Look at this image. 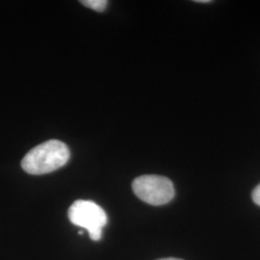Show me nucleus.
I'll list each match as a JSON object with an SVG mask.
<instances>
[{
    "label": "nucleus",
    "instance_id": "obj_1",
    "mask_svg": "<svg viewBox=\"0 0 260 260\" xmlns=\"http://www.w3.org/2000/svg\"><path fill=\"white\" fill-rule=\"evenodd\" d=\"M71 156L65 143L49 140L31 149L21 161V168L29 175H46L67 164Z\"/></svg>",
    "mask_w": 260,
    "mask_h": 260
},
{
    "label": "nucleus",
    "instance_id": "obj_2",
    "mask_svg": "<svg viewBox=\"0 0 260 260\" xmlns=\"http://www.w3.org/2000/svg\"><path fill=\"white\" fill-rule=\"evenodd\" d=\"M68 216L71 223L85 229L92 240L102 239L103 228L107 223V215L100 205L92 201L78 200L71 205Z\"/></svg>",
    "mask_w": 260,
    "mask_h": 260
},
{
    "label": "nucleus",
    "instance_id": "obj_3",
    "mask_svg": "<svg viewBox=\"0 0 260 260\" xmlns=\"http://www.w3.org/2000/svg\"><path fill=\"white\" fill-rule=\"evenodd\" d=\"M134 194L141 201L150 205H163L175 197V187L168 177L156 175H145L132 182Z\"/></svg>",
    "mask_w": 260,
    "mask_h": 260
},
{
    "label": "nucleus",
    "instance_id": "obj_4",
    "mask_svg": "<svg viewBox=\"0 0 260 260\" xmlns=\"http://www.w3.org/2000/svg\"><path fill=\"white\" fill-rule=\"evenodd\" d=\"M81 4L84 6L90 8V9L94 10L96 12H103L106 9L108 1L106 0H82L80 1Z\"/></svg>",
    "mask_w": 260,
    "mask_h": 260
},
{
    "label": "nucleus",
    "instance_id": "obj_5",
    "mask_svg": "<svg viewBox=\"0 0 260 260\" xmlns=\"http://www.w3.org/2000/svg\"><path fill=\"white\" fill-rule=\"evenodd\" d=\"M251 197H252V201H253L256 205H259L260 206V184L254 188V190L252 191Z\"/></svg>",
    "mask_w": 260,
    "mask_h": 260
},
{
    "label": "nucleus",
    "instance_id": "obj_6",
    "mask_svg": "<svg viewBox=\"0 0 260 260\" xmlns=\"http://www.w3.org/2000/svg\"><path fill=\"white\" fill-rule=\"evenodd\" d=\"M158 260H182V259H178V258H161V259Z\"/></svg>",
    "mask_w": 260,
    "mask_h": 260
},
{
    "label": "nucleus",
    "instance_id": "obj_7",
    "mask_svg": "<svg viewBox=\"0 0 260 260\" xmlns=\"http://www.w3.org/2000/svg\"><path fill=\"white\" fill-rule=\"evenodd\" d=\"M78 233H79V234H83V232H82V231H79V232H78Z\"/></svg>",
    "mask_w": 260,
    "mask_h": 260
}]
</instances>
